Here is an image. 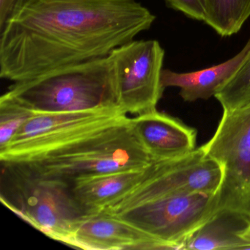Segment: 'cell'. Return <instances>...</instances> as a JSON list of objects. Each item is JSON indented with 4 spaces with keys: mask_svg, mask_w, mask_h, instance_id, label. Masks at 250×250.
Listing matches in <instances>:
<instances>
[{
    "mask_svg": "<svg viewBox=\"0 0 250 250\" xmlns=\"http://www.w3.org/2000/svg\"><path fill=\"white\" fill-rule=\"evenodd\" d=\"M155 20L137 0H24L0 31V77L26 81L105 58Z\"/></svg>",
    "mask_w": 250,
    "mask_h": 250,
    "instance_id": "1",
    "label": "cell"
},
{
    "mask_svg": "<svg viewBox=\"0 0 250 250\" xmlns=\"http://www.w3.org/2000/svg\"><path fill=\"white\" fill-rule=\"evenodd\" d=\"M152 162L136 134L132 118L124 115L8 164L39 176L71 182L83 175L145 169Z\"/></svg>",
    "mask_w": 250,
    "mask_h": 250,
    "instance_id": "2",
    "label": "cell"
},
{
    "mask_svg": "<svg viewBox=\"0 0 250 250\" xmlns=\"http://www.w3.org/2000/svg\"><path fill=\"white\" fill-rule=\"evenodd\" d=\"M7 95L36 113L120 108L109 57L61 67L14 83Z\"/></svg>",
    "mask_w": 250,
    "mask_h": 250,
    "instance_id": "3",
    "label": "cell"
},
{
    "mask_svg": "<svg viewBox=\"0 0 250 250\" xmlns=\"http://www.w3.org/2000/svg\"><path fill=\"white\" fill-rule=\"evenodd\" d=\"M219 193L138 197L125 194L102 211L124 221L162 243L166 250H185L200 229L220 219Z\"/></svg>",
    "mask_w": 250,
    "mask_h": 250,
    "instance_id": "4",
    "label": "cell"
},
{
    "mask_svg": "<svg viewBox=\"0 0 250 250\" xmlns=\"http://www.w3.org/2000/svg\"><path fill=\"white\" fill-rule=\"evenodd\" d=\"M2 165V203L46 236L68 244L85 216L70 183L35 175L14 164Z\"/></svg>",
    "mask_w": 250,
    "mask_h": 250,
    "instance_id": "5",
    "label": "cell"
},
{
    "mask_svg": "<svg viewBox=\"0 0 250 250\" xmlns=\"http://www.w3.org/2000/svg\"><path fill=\"white\" fill-rule=\"evenodd\" d=\"M201 147L225 169L219 191V217L232 216L247 223L250 220V104L223 109L216 131Z\"/></svg>",
    "mask_w": 250,
    "mask_h": 250,
    "instance_id": "6",
    "label": "cell"
},
{
    "mask_svg": "<svg viewBox=\"0 0 250 250\" xmlns=\"http://www.w3.org/2000/svg\"><path fill=\"white\" fill-rule=\"evenodd\" d=\"M118 105L124 113L137 115L156 110L163 96L165 50L156 40H133L109 56Z\"/></svg>",
    "mask_w": 250,
    "mask_h": 250,
    "instance_id": "7",
    "label": "cell"
},
{
    "mask_svg": "<svg viewBox=\"0 0 250 250\" xmlns=\"http://www.w3.org/2000/svg\"><path fill=\"white\" fill-rule=\"evenodd\" d=\"M124 115L121 108L63 113H35L5 148L1 163L59 146L80 134Z\"/></svg>",
    "mask_w": 250,
    "mask_h": 250,
    "instance_id": "8",
    "label": "cell"
},
{
    "mask_svg": "<svg viewBox=\"0 0 250 250\" xmlns=\"http://www.w3.org/2000/svg\"><path fill=\"white\" fill-rule=\"evenodd\" d=\"M67 245L83 250H166L156 238L104 211L85 215Z\"/></svg>",
    "mask_w": 250,
    "mask_h": 250,
    "instance_id": "9",
    "label": "cell"
},
{
    "mask_svg": "<svg viewBox=\"0 0 250 250\" xmlns=\"http://www.w3.org/2000/svg\"><path fill=\"white\" fill-rule=\"evenodd\" d=\"M136 134L153 161L173 159L196 149L197 132L157 109L132 118Z\"/></svg>",
    "mask_w": 250,
    "mask_h": 250,
    "instance_id": "10",
    "label": "cell"
},
{
    "mask_svg": "<svg viewBox=\"0 0 250 250\" xmlns=\"http://www.w3.org/2000/svg\"><path fill=\"white\" fill-rule=\"evenodd\" d=\"M146 168L78 177L69 182L71 193L85 215L99 213L134 188Z\"/></svg>",
    "mask_w": 250,
    "mask_h": 250,
    "instance_id": "11",
    "label": "cell"
},
{
    "mask_svg": "<svg viewBox=\"0 0 250 250\" xmlns=\"http://www.w3.org/2000/svg\"><path fill=\"white\" fill-rule=\"evenodd\" d=\"M250 48V41L236 55L210 68L189 73H178L163 69L162 83L165 88H180V96L184 102L208 100L230 80L245 59Z\"/></svg>",
    "mask_w": 250,
    "mask_h": 250,
    "instance_id": "12",
    "label": "cell"
},
{
    "mask_svg": "<svg viewBox=\"0 0 250 250\" xmlns=\"http://www.w3.org/2000/svg\"><path fill=\"white\" fill-rule=\"evenodd\" d=\"M205 22L222 37L238 33L250 17V0H203Z\"/></svg>",
    "mask_w": 250,
    "mask_h": 250,
    "instance_id": "13",
    "label": "cell"
},
{
    "mask_svg": "<svg viewBox=\"0 0 250 250\" xmlns=\"http://www.w3.org/2000/svg\"><path fill=\"white\" fill-rule=\"evenodd\" d=\"M222 109L230 110L250 104V48L241 66L215 94Z\"/></svg>",
    "mask_w": 250,
    "mask_h": 250,
    "instance_id": "14",
    "label": "cell"
},
{
    "mask_svg": "<svg viewBox=\"0 0 250 250\" xmlns=\"http://www.w3.org/2000/svg\"><path fill=\"white\" fill-rule=\"evenodd\" d=\"M250 250V244L240 239L235 232H225L213 222L191 237L185 247V250Z\"/></svg>",
    "mask_w": 250,
    "mask_h": 250,
    "instance_id": "15",
    "label": "cell"
},
{
    "mask_svg": "<svg viewBox=\"0 0 250 250\" xmlns=\"http://www.w3.org/2000/svg\"><path fill=\"white\" fill-rule=\"evenodd\" d=\"M27 106L4 93L0 98V150L6 147L19 130L33 116Z\"/></svg>",
    "mask_w": 250,
    "mask_h": 250,
    "instance_id": "16",
    "label": "cell"
},
{
    "mask_svg": "<svg viewBox=\"0 0 250 250\" xmlns=\"http://www.w3.org/2000/svg\"><path fill=\"white\" fill-rule=\"evenodd\" d=\"M169 8L183 13L197 21L206 20V8L203 0H165Z\"/></svg>",
    "mask_w": 250,
    "mask_h": 250,
    "instance_id": "17",
    "label": "cell"
},
{
    "mask_svg": "<svg viewBox=\"0 0 250 250\" xmlns=\"http://www.w3.org/2000/svg\"><path fill=\"white\" fill-rule=\"evenodd\" d=\"M24 0H0V31L14 17Z\"/></svg>",
    "mask_w": 250,
    "mask_h": 250,
    "instance_id": "18",
    "label": "cell"
},
{
    "mask_svg": "<svg viewBox=\"0 0 250 250\" xmlns=\"http://www.w3.org/2000/svg\"><path fill=\"white\" fill-rule=\"evenodd\" d=\"M235 233L240 239L250 244V220L246 223V226L244 228L235 231Z\"/></svg>",
    "mask_w": 250,
    "mask_h": 250,
    "instance_id": "19",
    "label": "cell"
}]
</instances>
